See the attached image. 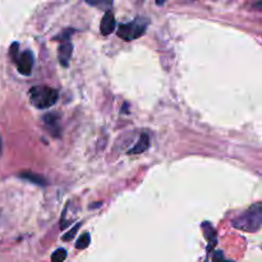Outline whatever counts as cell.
<instances>
[{
    "instance_id": "7a4b0ae2",
    "label": "cell",
    "mask_w": 262,
    "mask_h": 262,
    "mask_svg": "<svg viewBox=\"0 0 262 262\" xmlns=\"http://www.w3.org/2000/svg\"><path fill=\"white\" fill-rule=\"evenodd\" d=\"M33 106L37 109H49L58 101L59 94L56 90L48 86H35L28 92Z\"/></svg>"
},
{
    "instance_id": "6da1fadb",
    "label": "cell",
    "mask_w": 262,
    "mask_h": 262,
    "mask_svg": "<svg viewBox=\"0 0 262 262\" xmlns=\"http://www.w3.org/2000/svg\"><path fill=\"white\" fill-rule=\"evenodd\" d=\"M262 224V206L260 202L253 205L247 210L245 214L233 220V225L237 229L245 230V232H257L260 230Z\"/></svg>"
},
{
    "instance_id": "8992f818",
    "label": "cell",
    "mask_w": 262,
    "mask_h": 262,
    "mask_svg": "<svg viewBox=\"0 0 262 262\" xmlns=\"http://www.w3.org/2000/svg\"><path fill=\"white\" fill-rule=\"evenodd\" d=\"M115 30V17L112 10H106L100 23V31L102 35H110Z\"/></svg>"
},
{
    "instance_id": "9a60e30c",
    "label": "cell",
    "mask_w": 262,
    "mask_h": 262,
    "mask_svg": "<svg viewBox=\"0 0 262 262\" xmlns=\"http://www.w3.org/2000/svg\"><path fill=\"white\" fill-rule=\"evenodd\" d=\"M78 229H79V224L74 225V227H73V229H72L71 232H69V233H67V234L64 235V237H63V241H71L72 238H73L74 235H76L77 230H78Z\"/></svg>"
},
{
    "instance_id": "5bb4252c",
    "label": "cell",
    "mask_w": 262,
    "mask_h": 262,
    "mask_svg": "<svg viewBox=\"0 0 262 262\" xmlns=\"http://www.w3.org/2000/svg\"><path fill=\"white\" fill-rule=\"evenodd\" d=\"M212 262H232V261L227 260V258L224 257V255H223L222 251H216V252L214 253V256H212Z\"/></svg>"
},
{
    "instance_id": "3957f363",
    "label": "cell",
    "mask_w": 262,
    "mask_h": 262,
    "mask_svg": "<svg viewBox=\"0 0 262 262\" xmlns=\"http://www.w3.org/2000/svg\"><path fill=\"white\" fill-rule=\"evenodd\" d=\"M147 28V19L145 18H136L129 23L120 25L118 28V36L125 41H132L141 37Z\"/></svg>"
},
{
    "instance_id": "ba28073f",
    "label": "cell",
    "mask_w": 262,
    "mask_h": 262,
    "mask_svg": "<svg viewBox=\"0 0 262 262\" xmlns=\"http://www.w3.org/2000/svg\"><path fill=\"white\" fill-rule=\"evenodd\" d=\"M148 146H150V138H148V136L146 135V133H143V135H141L140 140H138V142L136 143L135 147L130 148V150L128 151V154H129V155H137V154H142L147 150Z\"/></svg>"
},
{
    "instance_id": "8fae6325",
    "label": "cell",
    "mask_w": 262,
    "mask_h": 262,
    "mask_svg": "<svg viewBox=\"0 0 262 262\" xmlns=\"http://www.w3.org/2000/svg\"><path fill=\"white\" fill-rule=\"evenodd\" d=\"M90 242H91V237H90L89 233H84L79 237V239L76 242V248L78 250H84V248L89 247Z\"/></svg>"
},
{
    "instance_id": "52a82bcc",
    "label": "cell",
    "mask_w": 262,
    "mask_h": 262,
    "mask_svg": "<svg viewBox=\"0 0 262 262\" xmlns=\"http://www.w3.org/2000/svg\"><path fill=\"white\" fill-rule=\"evenodd\" d=\"M43 122H45L46 128H48L49 132L54 136V137H58L59 133H60V124H59V118L56 114H48L43 117Z\"/></svg>"
},
{
    "instance_id": "2e32d148",
    "label": "cell",
    "mask_w": 262,
    "mask_h": 262,
    "mask_svg": "<svg viewBox=\"0 0 262 262\" xmlns=\"http://www.w3.org/2000/svg\"><path fill=\"white\" fill-rule=\"evenodd\" d=\"M18 49H19V45L18 43H13L12 48H10V55H12L13 60H17V58L19 55H18Z\"/></svg>"
},
{
    "instance_id": "4fadbf2b",
    "label": "cell",
    "mask_w": 262,
    "mask_h": 262,
    "mask_svg": "<svg viewBox=\"0 0 262 262\" xmlns=\"http://www.w3.org/2000/svg\"><path fill=\"white\" fill-rule=\"evenodd\" d=\"M87 4L92 5V7L104 8L105 10H109V7L112 5V3H109V2H92V0H90V2H87Z\"/></svg>"
},
{
    "instance_id": "9c48e42d",
    "label": "cell",
    "mask_w": 262,
    "mask_h": 262,
    "mask_svg": "<svg viewBox=\"0 0 262 262\" xmlns=\"http://www.w3.org/2000/svg\"><path fill=\"white\" fill-rule=\"evenodd\" d=\"M202 230H204V234L206 237V239L209 241V245L211 247H214L216 245V232H215L214 228L209 224V223H204L202 224Z\"/></svg>"
},
{
    "instance_id": "277c9868",
    "label": "cell",
    "mask_w": 262,
    "mask_h": 262,
    "mask_svg": "<svg viewBox=\"0 0 262 262\" xmlns=\"http://www.w3.org/2000/svg\"><path fill=\"white\" fill-rule=\"evenodd\" d=\"M33 61H35V58H33V54L31 53L30 50H26L22 55H19L15 60V64H17L18 72L23 76H30L31 72H32Z\"/></svg>"
},
{
    "instance_id": "30bf717a",
    "label": "cell",
    "mask_w": 262,
    "mask_h": 262,
    "mask_svg": "<svg viewBox=\"0 0 262 262\" xmlns=\"http://www.w3.org/2000/svg\"><path fill=\"white\" fill-rule=\"evenodd\" d=\"M19 177L22 179H26V181L33 182V183L38 184V186H45L46 184L45 178H42L41 176H37V174L30 173V171H23V173L19 174Z\"/></svg>"
},
{
    "instance_id": "e0dca14e",
    "label": "cell",
    "mask_w": 262,
    "mask_h": 262,
    "mask_svg": "<svg viewBox=\"0 0 262 262\" xmlns=\"http://www.w3.org/2000/svg\"><path fill=\"white\" fill-rule=\"evenodd\" d=\"M0 151H2V140H0Z\"/></svg>"
},
{
    "instance_id": "7c38bea8",
    "label": "cell",
    "mask_w": 262,
    "mask_h": 262,
    "mask_svg": "<svg viewBox=\"0 0 262 262\" xmlns=\"http://www.w3.org/2000/svg\"><path fill=\"white\" fill-rule=\"evenodd\" d=\"M67 257V251L63 248H58L51 256V262H64Z\"/></svg>"
},
{
    "instance_id": "5b68a950",
    "label": "cell",
    "mask_w": 262,
    "mask_h": 262,
    "mask_svg": "<svg viewBox=\"0 0 262 262\" xmlns=\"http://www.w3.org/2000/svg\"><path fill=\"white\" fill-rule=\"evenodd\" d=\"M72 53H73V45H72L71 41H66V42H61L60 46L58 49V58L59 61L63 67L69 66V60L72 58Z\"/></svg>"
}]
</instances>
